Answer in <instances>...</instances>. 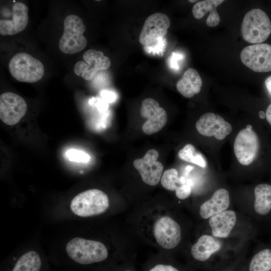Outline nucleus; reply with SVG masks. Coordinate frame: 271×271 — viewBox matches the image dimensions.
Segmentation results:
<instances>
[{
	"mask_svg": "<svg viewBox=\"0 0 271 271\" xmlns=\"http://www.w3.org/2000/svg\"><path fill=\"white\" fill-rule=\"evenodd\" d=\"M66 251L71 259L81 264L101 262L108 257V251L104 244L81 237L70 240L66 244Z\"/></svg>",
	"mask_w": 271,
	"mask_h": 271,
	"instance_id": "1",
	"label": "nucleus"
},
{
	"mask_svg": "<svg viewBox=\"0 0 271 271\" xmlns=\"http://www.w3.org/2000/svg\"><path fill=\"white\" fill-rule=\"evenodd\" d=\"M109 206L107 195L101 190L92 189L74 197L71 202L70 209L77 216L89 217L104 212Z\"/></svg>",
	"mask_w": 271,
	"mask_h": 271,
	"instance_id": "2",
	"label": "nucleus"
},
{
	"mask_svg": "<svg viewBox=\"0 0 271 271\" xmlns=\"http://www.w3.org/2000/svg\"><path fill=\"white\" fill-rule=\"evenodd\" d=\"M243 39L252 44L265 41L271 33V22L267 14L259 9H254L244 16L241 26Z\"/></svg>",
	"mask_w": 271,
	"mask_h": 271,
	"instance_id": "3",
	"label": "nucleus"
},
{
	"mask_svg": "<svg viewBox=\"0 0 271 271\" xmlns=\"http://www.w3.org/2000/svg\"><path fill=\"white\" fill-rule=\"evenodd\" d=\"M86 27L82 20L75 15H69L64 21V31L59 41V48L64 53L74 54L83 50L87 40L83 33Z\"/></svg>",
	"mask_w": 271,
	"mask_h": 271,
	"instance_id": "4",
	"label": "nucleus"
},
{
	"mask_svg": "<svg viewBox=\"0 0 271 271\" xmlns=\"http://www.w3.org/2000/svg\"><path fill=\"white\" fill-rule=\"evenodd\" d=\"M9 68L13 77L23 82H36L42 78L44 73L42 63L24 52L17 53L12 57Z\"/></svg>",
	"mask_w": 271,
	"mask_h": 271,
	"instance_id": "5",
	"label": "nucleus"
},
{
	"mask_svg": "<svg viewBox=\"0 0 271 271\" xmlns=\"http://www.w3.org/2000/svg\"><path fill=\"white\" fill-rule=\"evenodd\" d=\"M259 148V139L251 125L248 124L236 136L233 145L235 157L239 163L247 166L256 158Z\"/></svg>",
	"mask_w": 271,
	"mask_h": 271,
	"instance_id": "6",
	"label": "nucleus"
},
{
	"mask_svg": "<svg viewBox=\"0 0 271 271\" xmlns=\"http://www.w3.org/2000/svg\"><path fill=\"white\" fill-rule=\"evenodd\" d=\"M242 63L256 72L271 71V45L259 43L248 46L240 55Z\"/></svg>",
	"mask_w": 271,
	"mask_h": 271,
	"instance_id": "7",
	"label": "nucleus"
},
{
	"mask_svg": "<svg viewBox=\"0 0 271 271\" xmlns=\"http://www.w3.org/2000/svg\"><path fill=\"white\" fill-rule=\"evenodd\" d=\"M153 233L158 244L165 249L175 248L181 240L180 226L169 216H162L155 222Z\"/></svg>",
	"mask_w": 271,
	"mask_h": 271,
	"instance_id": "8",
	"label": "nucleus"
},
{
	"mask_svg": "<svg viewBox=\"0 0 271 271\" xmlns=\"http://www.w3.org/2000/svg\"><path fill=\"white\" fill-rule=\"evenodd\" d=\"M84 61H79L74 65L76 75L86 80H90L99 70L109 68L111 62L108 57L104 55L101 51L89 49L83 55Z\"/></svg>",
	"mask_w": 271,
	"mask_h": 271,
	"instance_id": "9",
	"label": "nucleus"
},
{
	"mask_svg": "<svg viewBox=\"0 0 271 271\" xmlns=\"http://www.w3.org/2000/svg\"><path fill=\"white\" fill-rule=\"evenodd\" d=\"M170 24L169 17L164 14L156 13L151 15L146 19L140 34V43L145 47L164 38Z\"/></svg>",
	"mask_w": 271,
	"mask_h": 271,
	"instance_id": "10",
	"label": "nucleus"
},
{
	"mask_svg": "<svg viewBox=\"0 0 271 271\" xmlns=\"http://www.w3.org/2000/svg\"><path fill=\"white\" fill-rule=\"evenodd\" d=\"M27 105L24 99L17 94L6 92L0 96V118L6 124H16L25 115Z\"/></svg>",
	"mask_w": 271,
	"mask_h": 271,
	"instance_id": "11",
	"label": "nucleus"
},
{
	"mask_svg": "<svg viewBox=\"0 0 271 271\" xmlns=\"http://www.w3.org/2000/svg\"><path fill=\"white\" fill-rule=\"evenodd\" d=\"M159 153L155 149L148 150L142 159H136L133 165L140 174L143 181L151 186L157 185L161 180L164 169L163 164L157 161Z\"/></svg>",
	"mask_w": 271,
	"mask_h": 271,
	"instance_id": "12",
	"label": "nucleus"
},
{
	"mask_svg": "<svg viewBox=\"0 0 271 271\" xmlns=\"http://www.w3.org/2000/svg\"><path fill=\"white\" fill-rule=\"evenodd\" d=\"M141 114L143 117L147 118L142 126V130L148 135L161 130L167 121L166 110L160 107L158 102L153 98H148L143 101Z\"/></svg>",
	"mask_w": 271,
	"mask_h": 271,
	"instance_id": "13",
	"label": "nucleus"
},
{
	"mask_svg": "<svg viewBox=\"0 0 271 271\" xmlns=\"http://www.w3.org/2000/svg\"><path fill=\"white\" fill-rule=\"evenodd\" d=\"M195 126L201 134L209 137L213 136L218 140L224 139L232 129L231 125L222 117L212 112L203 114Z\"/></svg>",
	"mask_w": 271,
	"mask_h": 271,
	"instance_id": "14",
	"label": "nucleus"
},
{
	"mask_svg": "<svg viewBox=\"0 0 271 271\" xmlns=\"http://www.w3.org/2000/svg\"><path fill=\"white\" fill-rule=\"evenodd\" d=\"M29 9L21 2H16L12 6L11 18H1L0 34L11 36L23 31L29 22Z\"/></svg>",
	"mask_w": 271,
	"mask_h": 271,
	"instance_id": "15",
	"label": "nucleus"
},
{
	"mask_svg": "<svg viewBox=\"0 0 271 271\" xmlns=\"http://www.w3.org/2000/svg\"><path fill=\"white\" fill-rule=\"evenodd\" d=\"M230 204L228 191L224 188L217 190L211 198L204 202L200 208L199 213L203 219L227 210Z\"/></svg>",
	"mask_w": 271,
	"mask_h": 271,
	"instance_id": "16",
	"label": "nucleus"
},
{
	"mask_svg": "<svg viewBox=\"0 0 271 271\" xmlns=\"http://www.w3.org/2000/svg\"><path fill=\"white\" fill-rule=\"evenodd\" d=\"M236 215L232 210H225L211 217L209 224L215 237L229 236L236 222Z\"/></svg>",
	"mask_w": 271,
	"mask_h": 271,
	"instance_id": "17",
	"label": "nucleus"
},
{
	"mask_svg": "<svg viewBox=\"0 0 271 271\" xmlns=\"http://www.w3.org/2000/svg\"><path fill=\"white\" fill-rule=\"evenodd\" d=\"M221 242L211 235L204 234L201 236L196 243L191 248V254L194 259L205 261L211 255L221 249Z\"/></svg>",
	"mask_w": 271,
	"mask_h": 271,
	"instance_id": "18",
	"label": "nucleus"
},
{
	"mask_svg": "<svg viewBox=\"0 0 271 271\" xmlns=\"http://www.w3.org/2000/svg\"><path fill=\"white\" fill-rule=\"evenodd\" d=\"M202 81L198 72L194 68L188 69L177 84L178 92L186 98H191L201 89Z\"/></svg>",
	"mask_w": 271,
	"mask_h": 271,
	"instance_id": "19",
	"label": "nucleus"
},
{
	"mask_svg": "<svg viewBox=\"0 0 271 271\" xmlns=\"http://www.w3.org/2000/svg\"><path fill=\"white\" fill-rule=\"evenodd\" d=\"M223 2V0H206L197 2L192 8L193 15L195 19H200L209 12L206 25L210 27H215L219 24L220 20L216 8Z\"/></svg>",
	"mask_w": 271,
	"mask_h": 271,
	"instance_id": "20",
	"label": "nucleus"
},
{
	"mask_svg": "<svg viewBox=\"0 0 271 271\" xmlns=\"http://www.w3.org/2000/svg\"><path fill=\"white\" fill-rule=\"evenodd\" d=\"M254 209L258 214L265 215L271 210V185L260 184L254 189Z\"/></svg>",
	"mask_w": 271,
	"mask_h": 271,
	"instance_id": "21",
	"label": "nucleus"
},
{
	"mask_svg": "<svg viewBox=\"0 0 271 271\" xmlns=\"http://www.w3.org/2000/svg\"><path fill=\"white\" fill-rule=\"evenodd\" d=\"M42 265V260L38 253L30 251L16 261L11 271H40Z\"/></svg>",
	"mask_w": 271,
	"mask_h": 271,
	"instance_id": "22",
	"label": "nucleus"
},
{
	"mask_svg": "<svg viewBox=\"0 0 271 271\" xmlns=\"http://www.w3.org/2000/svg\"><path fill=\"white\" fill-rule=\"evenodd\" d=\"M249 271L271 270V249H264L252 257L249 266Z\"/></svg>",
	"mask_w": 271,
	"mask_h": 271,
	"instance_id": "23",
	"label": "nucleus"
},
{
	"mask_svg": "<svg viewBox=\"0 0 271 271\" xmlns=\"http://www.w3.org/2000/svg\"><path fill=\"white\" fill-rule=\"evenodd\" d=\"M178 157L183 161L197 165L202 168H205L206 166V161L204 157L196 150L192 144H187L180 150L178 152Z\"/></svg>",
	"mask_w": 271,
	"mask_h": 271,
	"instance_id": "24",
	"label": "nucleus"
},
{
	"mask_svg": "<svg viewBox=\"0 0 271 271\" xmlns=\"http://www.w3.org/2000/svg\"><path fill=\"white\" fill-rule=\"evenodd\" d=\"M161 182L163 187L170 191H175L178 186L182 185L178 172L174 168L168 169L164 172Z\"/></svg>",
	"mask_w": 271,
	"mask_h": 271,
	"instance_id": "25",
	"label": "nucleus"
},
{
	"mask_svg": "<svg viewBox=\"0 0 271 271\" xmlns=\"http://www.w3.org/2000/svg\"><path fill=\"white\" fill-rule=\"evenodd\" d=\"M67 158L71 161L86 163L89 161L90 156L86 153L76 149H70L66 153Z\"/></svg>",
	"mask_w": 271,
	"mask_h": 271,
	"instance_id": "26",
	"label": "nucleus"
},
{
	"mask_svg": "<svg viewBox=\"0 0 271 271\" xmlns=\"http://www.w3.org/2000/svg\"><path fill=\"white\" fill-rule=\"evenodd\" d=\"M166 40L165 38L160 39L152 44L145 46V50L150 53L159 55L163 54L166 47Z\"/></svg>",
	"mask_w": 271,
	"mask_h": 271,
	"instance_id": "27",
	"label": "nucleus"
},
{
	"mask_svg": "<svg viewBox=\"0 0 271 271\" xmlns=\"http://www.w3.org/2000/svg\"><path fill=\"white\" fill-rule=\"evenodd\" d=\"M191 191L190 185L186 183L177 187L175 190L176 196L179 199L184 200L190 196Z\"/></svg>",
	"mask_w": 271,
	"mask_h": 271,
	"instance_id": "28",
	"label": "nucleus"
},
{
	"mask_svg": "<svg viewBox=\"0 0 271 271\" xmlns=\"http://www.w3.org/2000/svg\"><path fill=\"white\" fill-rule=\"evenodd\" d=\"M183 56L180 54L173 53L171 56L170 65L172 68L178 70Z\"/></svg>",
	"mask_w": 271,
	"mask_h": 271,
	"instance_id": "29",
	"label": "nucleus"
},
{
	"mask_svg": "<svg viewBox=\"0 0 271 271\" xmlns=\"http://www.w3.org/2000/svg\"><path fill=\"white\" fill-rule=\"evenodd\" d=\"M149 271H179L174 266L169 264H158L151 268Z\"/></svg>",
	"mask_w": 271,
	"mask_h": 271,
	"instance_id": "30",
	"label": "nucleus"
},
{
	"mask_svg": "<svg viewBox=\"0 0 271 271\" xmlns=\"http://www.w3.org/2000/svg\"><path fill=\"white\" fill-rule=\"evenodd\" d=\"M100 95L105 101L108 102L113 101L115 98V94L113 92L108 90L102 91Z\"/></svg>",
	"mask_w": 271,
	"mask_h": 271,
	"instance_id": "31",
	"label": "nucleus"
},
{
	"mask_svg": "<svg viewBox=\"0 0 271 271\" xmlns=\"http://www.w3.org/2000/svg\"><path fill=\"white\" fill-rule=\"evenodd\" d=\"M265 117L267 122L271 125V104L268 106L266 110Z\"/></svg>",
	"mask_w": 271,
	"mask_h": 271,
	"instance_id": "32",
	"label": "nucleus"
},
{
	"mask_svg": "<svg viewBox=\"0 0 271 271\" xmlns=\"http://www.w3.org/2000/svg\"><path fill=\"white\" fill-rule=\"evenodd\" d=\"M265 85L268 93L271 95V76L266 79Z\"/></svg>",
	"mask_w": 271,
	"mask_h": 271,
	"instance_id": "33",
	"label": "nucleus"
},
{
	"mask_svg": "<svg viewBox=\"0 0 271 271\" xmlns=\"http://www.w3.org/2000/svg\"><path fill=\"white\" fill-rule=\"evenodd\" d=\"M260 118L263 119L265 117V113L263 111H260L258 113Z\"/></svg>",
	"mask_w": 271,
	"mask_h": 271,
	"instance_id": "34",
	"label": "nucleus"
},
{
	"mask_svg": "<svg viewBox=\"0 0 271 271\" xmlns=\"http://www.w3.org/2000/svg\"><path fill=\"white\" fill-rule=\"evenodd\" d=\"M192 168H193V167L188 166L187 167L186 169L187 170V171H190L191 169H192Z\"/></svg>",
	"mask_w": 271,
	"mask_h": 271,
	"instance_id": "35",
	"label": "nucleus"
},
{
	"mask_svg": "<svg viewBox=\"0 0 271 271\" xmlns=\"http://www.w3.org/2000/svg\"><path fill=\"white\" fill-rule=\"evenodd\" d=\"M189 2H190V3H194V2H196V0H194V1H189Z\"/></svg>",
	"mask_w": 271,
	"mask_h": 271,
	"instance_id": "36",
	"label": "nucleus"
},
{
	"mask_svg": "<svg viewBox=\"0 0 271 271\" xmlns=\"http://www.w3.org/2000/svg\"><path fill=\"white\" fill-rule=\"evenodd\" d=\"M126 271H131V270H126Z\"/></svg>",
	"mask_w": 271,
	"mask_h": 271,
	"instance_id": "37",
	"label": "nucleus"
}]
</instances>
